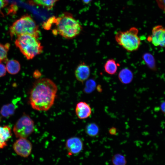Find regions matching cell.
<instances>
[{
	"mask_svg": "<svg viewBox=\"0 0 165 165\" xmlns=\"http://www.w3.org/2000/svg\"><path fill=\"white\" fill-rule=\"evenodd\" d=\"M15 44L21 53L28 60L41 53L43 46L38 38L32 35L23 34L17 37Z\"/></svg>",
	"mask_w": 165,
	"mask_h": 165,
	"instance_id": "obj_3",
	"label": "cell"
},
{
	"mask_svg": "<svg viewBox=\"0 0 165 165\" xmlns=\"http://www.w3.org/2000/svg\"><path fill=\"white\" fill-rule=\"evenodd\" d=\"M6 66L7 71L9 74L12 75L18 73L20 69V63L15 60H8L6 62Z\"/></svg>",
	"mask_w": 165,
	"mask_h": 165,
	"instance_id": "obj_16",
	"label": "cell"
},
{
	"mask_svg": "<svg viewBox=\"0 0 165 165\" xmlns=\"http://www.w3.org/2000/svg\"><path fill=\"white\" fill-rule=\"evenodd\" d=\"M34 127L33 120L24 113L16 123L13 130L16 138H27L33 132Z\"/></svg>",
	"mask_w": 165,
	"mask_h": 165,
	"instance_id": "obj_6",
	"label": "cell"
},
{
	"mask_svg": "<svg viewBox=\"0 0 165 165\" xmlns=\"http://www.w3.org/2000/svg\"><path fill=\"white\" fill-rule=\"evenodd\" d=\"M147 39L155 46L165 47V27L161 25L154 27Z\"/></svg>",
	"mask_w": 165,
	"mask_h": 165,
	"instance_id": "obj_7",
	"label": "cell"
},
{
	"mask_svg": "<svg viewBox=\"0 0 165 165\" xmlns=\"http://www.w3.org/2000/svg\"><path fill=\"white\" fill-rule=\"evenodd\" d=\"M6 71V66L2 62H0V77L4 76Z\"/></svg>",
	"mask_w": 165,
	"mask_h": 165,
	"instance_id": "obj_24",
	"label": "cell"
},
{
	"mask_svg": "<svg viewBox=\"0 0 165 165\" xmlns=\"http://www.w3.org/2000/svg\"><path fill=\"white\" fill-rule=\"evenodd\" d=\"M85 130L86 133L89 136L94 137L98 134L99 128L96 123H90L86 126Z\"/></svg>",
	"mask_w": 165,
	"mask_h": 165,
	"instance_id": "obj_18",
	"label": "cell"
},
{
	"mask_svg": "<svg viewBox=\"0 0 165 165\" xmlns=\"http://www.w3.org/2000/svg\"><path fill=\"white\" fill-rule=\"evenodd\" d=\"M160 106L161 111L164 113L165 114V101L162 102Z\"/></svg>",
	"mask_w": 165,
	"mask_h": 165,
	"instance_id": "obj_27",
	"label": "cell"
},
{
	"mask_svg": "<svg viewBox=\"0 0 165 165\" xmlns=\"http://www.w3.org/2000/svg\"><path fill=\"white\" fill-rule=\"evenodd\" d=\"M133 77L131 71L127 68H124L119 72L118 78L120 81L123 83L127 84L132 81Z\"/></svg>",
	"mask_w": 165,
	"mask_h": 165,
	"instance_id": "obj_14",
	"label": "cell"
},
{
	"mask_svg": "<svg viewBox=\"0 0 165 165\" xmlns=\"http://www.w3.org/2000/svg\"><path fill=\"white\" fill-rule=\"evenodd\" d=\"M92 0H82L83 2L85 4H88Z\"/></svg>",
	"mask_w": 165,
	"mask_h": 165,
	"instance_id": "obj_28",
	"label": "cell"
},
{
	"mask_svg": "<svg viewBox=\"0 0 165 165\" xmlns=\"http://www.w3.org/2000/svg\"><path fill=\"white\" fill-rule=\"evenodd\" d=\"M57 91V86L50 79L43 78L37 80L30 93L29 102L31 107L38 111L48 110L54 103Z\"/></svg>",
	"mask_w": 165,
	"mask_h": 165,
	"instance_id": "obj_1",
	"label": "cell"
},
{
	"mask_svg": "<svg viewBox=\"0 0 165 165\" xmlns=\"http://www.w3.org/2000/svg\"><path fill=\"white\" fill-rule=\"evenodd\" d=\"M10 47L9 43H7L5 44L0 43V62H6L7 55Z\"/></svg>",
	"mask_w": 165,
	"mask_h": 165,
	"instance_id": "obj_19",
	"label": "cell"
},
{
	"mask_svg": "<svg viewBox=\"0 0 165 165\" xmlns=\"http://www.w3.org/2000/svg\"><path fill=\"white\" fill-rule=\"evenodd\" d=\"M90 68L89 66L84 62L79 64L76 67L75 75L76 79L80 82H83L90 76Z\"/></svg>",
	"mask_w": 165,
	"mask_h": 165,
	"instance_id": "obj_10",
	"label": "cell"
},
{
	"mask_svg": "<svg viewBox=\"0 0 165 165\" xmlns=\"http://www.w3.org/2000/svg\"><path fill=\"white\" fill-rule=\"evenodd\" d=\"M19 100L18 98L14 99L12 102L3 105L0 111L1 115L6 118L13 115L17 107L16 103Z\"/></svg>",
	"mask_w": 165,
	"mask_h": 165,
	"instance_id": "obj_13",
	"label": "cell"
},
{
	"mask_svg": "<svg viewBox=\"0 0 165 165\" xmlns=\"http://www.w3.org/2000/svg\"><path fill=\"white\" fill-rule=\"evenodd\" d=\"M59 0H30V3L43 7L48 10L51 9Z\"/></svg>",
	"mask_w": 165,
	"mask_h": 165,
	"instance_id": "obj_15",
	"label": "cell"
},
{
	"mask_svg": "<svg viewBox=\"0 0 165 165\" xmlns=\"http://www.w3.org/2000/svg\"><path fill=\"white\" fill-rule=\"evenodd\" d=\"M143 58L150 68L153 70L156 69L155 59L152 55L149 53H145L143 56Z\"/></svg>",
	"mask_w": 165,
	"mask_h": 165,
	"instance_id": "obj_20",
	"label": "cell"
},
{
	"mask_svg": "<svg viewBox=\"0 0 165 165\" xmlns=\"http://www.w3.org/2000/svg\"><path fill=\"white\" fill-rule=\"evenodd\" d=\"M138 33V30L134 27L126 31H119L115 35V40L127 51H136L139 49L141 44Z\"/></svg>",
	"mask_w": 165,
	"mask_h": 165,
	"instance_id": "obj_5",
	"label": "cell"
},
{
	"mask_svg": "<svg viewBox=\"0 0 165 165\" xmlns=\"http://www.w3.org/2000/svg\"><path fill=\"white\" fill-rule=\"evenodd\" d=\"M83 141L77 137H73L68 139L66 141L65 147L69 155L79 153L83 149Z\"/></svg>",
	"mask_w": 165,
	"mask_h": 165,
	"instance_id": "obj_9",
	"label": "cell"
},
{
	"mask_svg": "<svg viewBox=\"0 0 165 165\" xmlns=\"http://www.w3.org/2000/svg\"><path fill=\"white\" fill-rule=\"evenodd\" d=\"M118 65L115 60L113 59H108L104 65L105 71L109 74H115L117 70Z\"/></svg>",
	"mask_w": 165,
	"mask_h": 165,
	"instance_id": "obj_17",
	"label": "cell"
},
{
	"mask_svg": "<svg viewBox=\"0 0 165 165\" xmlns=\"http://www.w3.org/2000/svg\"><path fill=\"white\" fill-rule=\"evenodd\" d=\"M159 7L165 13V0H156Z\"/></svg>",
	"mask_w": 165,
	"mask_h": 165,
	"instance_id": "obj_23",
	"label": "cell"
},
{
	"mask_svg": "<svg viewBox=\"0 0 165 165\" xmlns=\"http://www.w3.org/2000/svg\"><path fill=\"white\" fill-rule=\"evenodd\" d=\"M75 112L79 118L84 119L89 117L92 111L91 108L88 104L85 102L81 101L77 104Z\"/></svg>",
	"mask_w": 165,
	"mask_h": 165,
	"instance_id": "obj_11",
	"label": "cell"
},
{
	"mask_svg": "<svg viewBox=\"0 0 165 165\" xmlns=\"http://www.w3.org/2000/svg\"><path fill=\"white\" fill-rule=\"evenodd\" d=\"M112 162L113 165H126L127 161L124 156L119 154L115 155L112 157Z\"/></svg>",
	"mask_w": 165,
	"mask_h": 165,
	"instance_id": "obj_21",
	"label": "cell"
},
{
	"mask_svg": "<svg viewBox=\"0 0 165 165\" xmlns=\"http://www.w3.org/2000/svg\"><path fill=\"white\" fill-rule=\"evenodd\" d=\"M95 86L94 81L92 80H89L86 83L84 91L86 93L91 92L94 90Z\"/></svg>",
	"mask_w": 165,
	"mask_h": 165,
	"instance_id": "obj_22",
	"label": "cell"
},
{
	"mask_svg": "<svg viewBox=\"0 0 165 165\" xmlns=\"http://www.w3.org/2000/svg\"><path fill=\"white\" fill-rule=\"evenodd\" d=\"M12 136L11 129L8 125L0 126V149H2L7 145V142Z\"/></svg>",
	"mask_w": 165,
	"mask_h": 165,
	"instance_id": "obj_12",
	"label": "cell"
},
{
	"mask_svg": "<svg viewBox=\"0 0 165 165\" xmlns=\"http://www.w3.org/2000/svg\"><path fill=\"white\" fill-rule=\"evenodd\" d=\"M7 0H0V13L2 10L7 5Z\"/></svg>",
	"mask_w": 165,
	"mask_h": 165,
	"instance_id": "obj_25",
	"label": "cell"
},
{
	"mask_svg": "<svg viewBox=\"0 0 165 165\" xmlns=\"http://www.w3.org/2000/svg\"><path fill=\"white\" fill-rule=\"evenodd\" d=\"M51 25L54 24V33L58 34L68 39L74 38L78 35L82 30V27L73 15L69 12H64L59 16L50 18Z\"/></svg>",
	"mask_w": 165,
	"mask_h": 165,
	"instance_id": "obj_2",
	"label": "cell"
},
{
	"mask_svg": "<svg viewBox=\"0 0 165 165\" xmlns=\"http://www.w3.org/2000/svg\"><path fill=\"white\" fill-rule=\"evenodd\" d=\"M32 148V144L27 138H19L13 145V148L15 153L24 158L28 157L30 155Z\"/></svg>",
	"mask_w": 165,
	"mask_h": 165,
	"instance_id": "obj_8",
	"label": "cell"
},
{
	"mask_svg": "<svg viewBox=\"0 0 165 165\" xmlns=\"http://www.w3.org/2000/svg\"><path fill=\"white\" fill-rule=\"evenodd\" d=\"M109 132L111 134L115 135L117 133V130L116 128L112 127L109 130Z\"/></svg>",
	"mask_w": 165,
	"mask_h": 165,
	"instance_id": "obj_26",
	"label": "cell"
},
{
	"mask_svg": "<svg viewBox=\"0 0 165 165\" xmlns=\"http://www.w3.org/2000/svg\"><path fill=\"white\" fill-rule=\"evenodd\" d=\"M10 35L12 38L23 34H29L38 38L40 31L38 25L29 15L23 16L10 26Z\"/></svg>",
	"mask_w": 165,
	"mask_h": 165,
	"instance_id": "obj_4",
	"label": "cell"
},
{
	"mask_svg": "<svg viewBox=\"0 0 165 165\" xmlns=\"http://www.w3.org/2000/svg\"><path fill=\"white\" fill-rule=\"evenodd\" d=\"M0 121H1V118H0Z\"/></svg>",
	"mask_w": 165,
	"mask_h": 165,
	"instance_id": "obj_29",
	"label": "cell"
}]
</instances>
